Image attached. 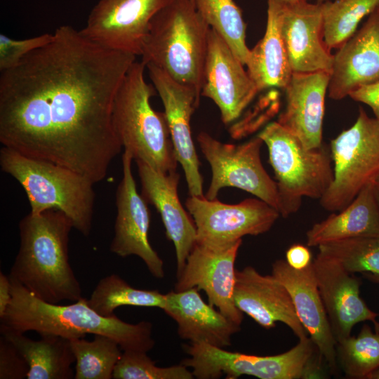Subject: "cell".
<instances>
[{
  "label": "cell",
  "mask_w": 379,
  "mask_h": 379,
  "mask_svg": "<svg viewBox=\"0 0 379 379\" xmlns=\"http://www.w3.org/2000/svg\"><path fill=\"white\" fill-rule=\"evenodd\" d=\"M374 184H375V189L377 197L379 201V174L376 177V178L374 180Z\"/></svg>",
  "instance_id": "60d3db41"
},
{
  "label": "cell",
  "mask_w": 379,
  "mask_h": 379,
  "mask_svg": "<svg viewBox=\"0 0 379 379\" xmlns=\"http://www.w3.org/2000/svg\"><path fill=\"white\" fill-rule=\"evenodd\" d=\"M198 291L192 288L166 293L163 310L176 322L180 338L222 348L230 346L240 326L204 302Z\"/></svg>",
  "instance_id": "cb8c5ba5"
},
{
  "label": "cell",
  "mask_w": 379,
  "mask_h": 379,
  "mask_svg": "<svg viewBox=\"0 0 379 379\" xmlns=\"http://www.w3.org/2000/svg\"><path fill=\"white\" fill-rule=\"evenodd\" d=\"M330 74L293 72L284 88L286 107L277 122L308 149L322 145L325 95Z\"/></svg>",
  "instance_id": "603a6c76"
},
{
  "label": "cell",
  "mask_w": 379,
  "mask_h": 379,
  "mask_svg": "<svg viewBox=\"0 0 379 379\" xmlns=\"http://www.w3.org/2000/svg\"><path fill=\"white\" fill-rule=\"evenodd\" d=\"M349 96L369 106L375 118L379 120V81L361 86L350 93Z\"/></svg>",
  "instance_id": "8d00e7d4"
},
{
  "label": "cell",
  "mask_w": 379,
  "mask_h": 379,
  "mask_svg": "<svg viewBox=\"0 0 379 379\" xmlns=\"http://www.w3.org/2000/svg\"><path fill=\"white\" fill-rule=\"evenodd\" d=\"M133 159L124 150L123 175L116 192L114 233L109 250L121 258L138 256L153 277L161 279L164 277V262L149 241L150 213L146 200L137 191L132 173Z\"/></svg>",
  "instance_id": "5bb4252c"
},
{
  "label": "cell",
  "mask_w": 379,
  "mask_h": 379,
  "mask_svg": "<svg viewBox=\"0 0 379 379\" xmlns=\"http://www.w3.org/2000/svg\"><path fill=\"white\" fill-rule=\"evenodd\" d=\"M141 351H123L117 364L114 379H192V371L182 364L168 367H159Z\"/></svg>",
  "instance_id": "836d02e7"
},
{
  "label": "cell",
  "mask_w": 379,
  "mask_h": 379,
  "mask_svg": "<svg viewBox=\"0 0 379 379\" xmlns=\"http://www.w3.org/2000/svg\"><path fill=\"white\" fill-rule=\"evenodd\" d=\"M375 331L364 325L357 336H349L336 344V357L345 375L368 378L379 368V322Z\"/></svg>",
  "instance_id": "1f68e13d"
},
{
  "label": "cell",
  "mask_w": 379,
  "mask_h": 379,
  "mask_svg": "<svg viewBox=\"0 0 379 379\" xmlns=\"http://www.w3.org/2000/svg\"><path fill=\"white\" fill-rule=\"evenodd\" d=\"M146 68L164 107L176 157L185 173L190 196L204 197L200 162L192 137L191 117L200 102L196 91L182 85L160 68Z\"/></svg>",
  "instance_id": "9a60e30c"
},
{
  "label": "cell",
  "mask_w": 379,
  "mask_h": 379,
  "mask_svg": "<svg viewBox=\"0 0 379 379\" xmlns=\"http://www.w3.org/2000/svg\"><path fill=\"white\" fill-rule=\"evenodd\" d=\"M333 179L319 199L326 210L347 206L379 174V120L359 108L355 123L331 140Z\"/></svg>",
  "instance_id": "9c48e42d"
},
{
  "label": "cell",
  "mask_w": 379,
  "mask_h": 379,
  "mask_svg": "<svg viewBox=\"0 0 379 379\" xmlns=\"http://www.w3.org/2000/svg\"><path fill=\"white\" fill-rule=\"evenodd\" d=\"M194 3V0H191Z\"/></svg>",
  "instance_id": "f6af8a7d"
},
{
  "label": "cell",
  "mask_w": 379,
  "mask_h": 379,
  "mask_svg": "<svg viewBox=\"0 0 379 379\" xmlns=\"http://www.w3.org/2000/svg\"><path fill=\"white\" fill-rule=\"evenodd\" d=\"M72 228V220L57 209L22 218L20 247L8 276L49 303L81 298V286L69 260Z\"/></svg>",
  "instance_id": "3957f363"
},
{
  "label": "cell",
  "mask_w": 379,
  "mask_h": 379,
  "mask_svg": "<svg viewBox=\"0 0 379 379\" xmlns=\"http://www.w3.org/2000/svg\"><path fill=\"white\" fill-rule=\"evenodd\" d=\"M379 81V6L333 55L328 96L341 100L357 88Z\"/></svg>",
  "instance_id": "7402d4cb"
},
{
  "label": "cell",
  "mask_w": 379,
  "mask_h": 379,
  "mask_svg": "<svg viewBox=\"0 0 379 379\" xmlns=\"http://www.w3.org/2000/svg\"><path fill=\"white\" fill-rule=\"evenodd\" d=\"M241 243L242 239L225 246L196 242L175 284V291L192 288L203 290L209 304L239 326L243 312L235 305L234 289L237 271L234 263Z\"/></svg>",
  "instance_id": "4fadbf2b"
},
{
  "label": "cell",
  "mask_w": 379,
  "mask_h": 379,
  "mask_svg": "<svg viewBox=\"0 0 379 379\" xmlns=\"http://www.w3.org/2000/svg\"><path fill=\"white\" fill-rule=\"evenodd\" d=\"M258 135L268 149L281 216L286 218L296 213L304 197H322L333 179V161L326 147H305L277 121L267 124Z\"/></svg>",
  "instance_id": "ba28073f"
},
{
  "label": "cell",
  "mask_w": 379,
  "mask_h": 379,
  "mask_svg": "<svg viewBox=\"0 0 379 379\" xmlns=\"http://www.w3.org/2000/svg\"><path fill=\"white\" fill-rule=\"evenodd\" d=\"M317 248L318 253L333 259L350 273L379 276V238H352Z\"/></svg>",
  "instance_id": "d6a6232c"
},
{
  "label": "cell",
  "mask_w": 379,
  "mask_h": 379,
  "mask_svg": "<svg viewBox=\"0 0 379 379\" xmlns=\"http://www.w3.org/2000/svg\"><path fill=\"white\" fill-rule=\"evenodd\" d=\"M135 162L142 196L159 213L166 235L175 246L178 277L197 241L194 220L183 208L178 197L180 174L177 171L164 173L142 161Z\"/></svg>",
  "instance_id": "44dd1931"
},
{
  "label": "cell",
  "mask_w": 379,
  "mask_h": 379,
  "mask_svg": "<svg viewBox=\"0 0 379 379\" xmlns=\"http://www.w3.org/2000/svg\"><path fill=\"white\" fill-rule=\"evenodd\" d=\"M87 301L98 313L110 317L116 309L124 305L164 310L166 294L157 290L135 288L118 274H112L98 281Z\"/></svg>",
  "instance_id": "83f0119b"
},
{
  "label": "cell",
  "mask_w": 379,
  "mask_h": 379,
  "mask_svg": "<svg viewBox=\"0 0 379 379\" xmlns=\"http://www.w3.org/2000/svg\"><path fill=\"white\" fill-rule=\"evenodd\" d=\"M1 335L9 340L27 361V379H72L75 363L70 340L56 335H41L34 340L24 333L0 327Z\"/></svg>",
  "instance_id": "4316f807"
},
{
  "label": "cell",
  "mask_w": 379,
  "mask_h": 379,
  "mask_svg": "<svg viewBox=\"0 0 379 379\" xmlns=\"http://www.w3.org/2000/svg\"><path fill=\"white\" fill-rule=\"evenodd\" d=\"M185 206L196 226V242L210 246H225L246 235L265 233L280 216L277 210L257 197L227 204L217 198L190 196Z\"/></svg>",
  "instance_id": "8fae6325"
},
{
  "label": "cell",
  "mask_w": 379,
  "mask_h": 379,
  "mask_svg": "<svg viewBox=\"0 0 379 379\" xmlns=\"http://www.w3.org/2000/svg\"><path fill=\"white\" fill-rule=\"evenodd\" d=\"M244 66L222 37L211 28L201 96L218 106L225 124L237 119L259 92Z\"/></svg>",
  "instance_id": "2e32d148"
},
{
  "label": "cell",
  "mask_w": 379,
  "mask_h": 379,
  "mask_svg": "<svg viewBox=\"0 0 379 379\" xmlns=\"http://www.w3.org/2000/svg\"><path fill=\"white\" fill-rule=\"evenodd\" d=\"M210 29L191 0H172L151 20L141 62L160 68L201 97Z\"/></svg>",
  "instance_id": "277c9868"
},
{
  "label": "cell",
  "mask_w": 379,
  "mask_h": 379,
  "mask_svg": "<svg viewBox=\"0 0 379 379\" xmlns=\"http://www.w3.org/2000/svg\"><path fill=\"white\" fill-rule=\"evenodd\" d=\"M293 269L301 270L307 267L312 262L310 249L302 244L291 246L286 252V260Z\"/></svg>",
  "instance_id": "74e56055"
},
{
  "label": "cell",
  "mask_w": 379,
  "mask_h": 379,
  "mask_svg": "<svg viewBox=\"0 0 379 379\" xmlns=\"http://www.w3.org/2000/svg\"><path fill=\"white\" fill-rule=\"evenodd\" d=\"M135 55L105 48L70 25L1 72L0 142L31 158L104 180L122 145L113 105Z\"/></svg>",
  "instance_id": "6da1fadb"
},
{
  "label": "cell",
  "mask_w": 379,
  "mask_h": 379,
  "mask_svg": "<svg viewBox=\"0 0 379 379\" xmlns=\"http://www.w3.org/2000/svg\"><path fill=\"white\" fill-rule=\"evenodd\" d=\"M172 0H99L80 32L111 50L141 55L152 19Z\"/></svg>",
  "instance_id": "7c38bea8"
},
{
  "label": "cell",
  "mask_w": 379,
  "mask_h": 379,
  "mask_svg": "<svg viewBox=\"0 0 379 379\" xmlns=\"http://www.w3.org/2000/svg\"><path fill=\"white\" fill-rule=\"evenodd\" d=\"M317 2L318 3H324L325 1H332V0H316Z\"/></svg>",
  "instance_id": "ee69618b"
},
{
  "label": "cell",
  "mask_w": 379,
  "mask_h": 379,
  "mask_svg": "<svg viewBox=\"0 0 379 379\" xmlns=\"http://www.w3.org/2000/svg\"><path fill=\"white\" fill-rule=\"evenodd\" d=\"M1 170L24 189L34 214L48 209L63 212L74 228L88 237L91 231L95 192L91 180L56 164L24 156L3 147Z\"/></svg>",
  "instance_id": "8992f818"
},
{
  "label": "cell",
  "mask_w": 379,
  "mask_h": 379,
  "mask_svg": "<svg viewBox=\"0 0 379 379\" xmlns=\"http://www.w3.org/2000/svg\"><path fill=\"white\" fill-rule=\"evenodd\" d=\"M28 372V364L18 349L1 335L0 379L27 378Z\"/></svg>",
  "instance_id": "d590c367"
},
{
  "label": "cell",
  "mask_w": 379,
  "mask_h": 379,
  "mask_svg": "<svg viewBox=\"0 0 379 379\" xmlns=\"http://www.w3.org/2000/svg\"><path fill=\"white\" fill-rule=\"evenodd\" d=\"M379 6V0H335L322 3L323 36L328 49L340 48L360 21Z\"/></svg>",
  "instance_id": "4dcf8cb0"
},
{
  "label": "cell",
  "mask_w": 379,
  "mask_h": 379,
  "mask_svg": "<svg viewBox=\"0 0 379 379\" xmlns=\"http://www.w3.org/2000/svg\"><path fill=\"white\" fill-rule=\"evenodd\" d=\"M283 7L281 0H267L265 35L251 50L246 64L259 92L271 87L284 89L293 74L281 34Z\"/></svg>",
  "instance_id": "484cf974"
},
{
  "label": "cell",
  "mask_w": 379,
  "mask_h": 379,
  "mask_svg": "<svg viewBox=\"0 0 379 379\" xmlns=\"http://www.w3.org/2000/svg\"><path fill=\"white\" fill-rule=\"evenodd\" d=\"M368 379H379V368L374 371L369 377Z\"/></svg>",
  "instance_id": "7bdbcfd3"
},
{
  "label": "cell",
  "mask_w": 379,
  "mask_h": 379,
  "mask_svg": "<svg viewBox=\"0 0 379 379\" xmlns=\"http://www.w3.org/2000/svg\"><path fill=\"white\" fill-rule=\"evenodd\" d=\"M183 348L190 357L181 364L192 368L198 379H227L246 375L260 379H317L326 376L327 367L310 337L299 340L289 350L272 356L230 352L205 343H190Z\"/></svg>",
  "instance_id": "52a82bcc"
},
{
  "label": "cell",
  "mask_w": 379,
  "mask_h": 379,
  "mask_svg": "<svg viewBox=\"0 0 379 379\" xmlns=\"http://www.w3.org/2000/svg\"><path fill=\"white\" fill-rule=\"evenodd\" d=\"M145 67L135 61L126 72L114 99L113 125L122 147L135 161L168 173L177 171L178 161L165 113L151 105L157 91L145 79Z\"/></svg>",
  "instance_id": "5b68a950"
},
{
  "label": "cell",
  "mask_w": 379,
  "mask_h": 379,
  "mask_svg": "<svg viewBox=\"0 0 379 379\" xmlns=\"http://www.w3.org/2000/svg\"><path fill=\"white\" fill-rule=\"evenodd\" d=\"M272 274L287 289L297 316L333 374L338 372L336 340L321 300L312 262L305 269L291 267L285 260L272 264Z\"/></svg>",
  "instance_id": "ffe728a7"
},
{
  "label": "cell",
  "mask_w": 379,
  "mask_h": 379,
  "mask_svg": "<svg viewBox=\"0 0 379 379\" xmlns=\"http://www.w3.org/2000/svg\"><path fill=\"white\" fill-rule=\"evenodd\" d=\"M281 29L293 72L331 74L333 55L324 41L322 3H284Z\"/></svg>",
  "instance_id": "ac0fdd59"
},
{
  "label": "cell",
  "mask_w": 379,
  "mask_h": 379,
  "mask_svg": "<svg viewBox=\"0 0 379 379\" xmlns=\"http://www.w3.org/2000/svg\"><path fill=\"white\" fill-rule=\"evenodd\" d=\"M364 275L371 281L379 283V276L371 274H364Z\"/></svg>",
  "instance_id": "ab89813d"
},
{
  "label": "cell",
  "mask_w": 379,
  "mask_h": 379,
  "mask_svg": "<svg viewBox=\"0 0 379 379\" xmlns=\"http://www.w3.org/2000/svg\"><path fill=\"white\" fill-rule=\"evenodd\" d=\"M197 140L211 169L206 199H216L221 189L232 187L254 195L280 213L277 182L262 164L260 149L264 142L258 135L244 143L234 145L222 142L201 131Z\"/></svg>",
  "instance_id": "30bf717a"
},
{
  "label": "cell",
  "mask_w": 379,
  "mask_h": 379,
  "mask_svg": "<svg viewBox=\"0 0 379 379\" xmlns=\"http://www.w3.org/2000/svg\"><path fill=\"white\" fill-rule=\"evenodd\" d=\"M319 293L333 336L338 343L350 336L358 323L376 324L379 313L360 296L361 281L333 259L319 253L312 260Z\"/></svg>",
  "instance_id": "e0dca14e"
},
{
  "label": "cell",
  "mask_w": 379,
  "mask_h": 379,
  "mask_svg": "<svg viewBox=\"0 0 379 379\" xmlns=\"http://www.w3.org/2000/svg\"><path fill=\"white\" fill-rule=\"evenodd\" d=\"M70 340L75 357V379H112L123 350L114 339L94 335L93 340L84 338Z\"/></svg>",
  "instance_id": "f546056e"
},
{
  "label": "cell",
  "mask_w": 379,
  "mask_h": 379,
  "mask_svg": "<svg viewBox=\"0 0 379 379\" xmlns=\"http://www.w3.org/2000/svg\"><path fill=\"white\" fill-rule=\"evenodd\" d=\"M194 4L211 28L222 37L235 56L246 65L251 51L246 42V25L234 1L194 0Z\"/></svg>",
  "instance_id": "f1b7e54d"
},
{
  "label": "cell",
  "mask_w": 379,
  "mask_h": 379,
  "mask_svg": "<svg viewBox=\"0 0 379 379\" xmlns=\"http://www.w3.org/2000/svg\"><path fill=\"white\" fill-rule=\"evenodd\" d=\"M12 300L11 282L8 275L0 272V318L7 310Z\"/></svg>",
  "instance_id": "f35d334b"
},
{
  "label": "cell",
  "mask_w": 379,
  "mask_h": 379,
  "mask_svg": "<svg viewBox=\"0 0 379 379\" xmlns=\"http://www.w3.org/2000/svg\"><path fill=\"white\" fill-rule=\"evenodd\" d=\"M314 224L306 233L307 246L358 237L379 238V201L374 180L344 208Z\"/></svg>",
  "instance_id": "d4e9b609"
},
{
  "label": "cell",
  "mask_w": 379,
  "mask_h": 379,
  "mask_svg": "<svg viewBox=\"0 0 379 379\" xmlns=\"http://www.w3.org/2000/svg\"><path fill=\"white\" fill-rule=\"evenodd\" d=\"M234 300L237 308L260 326L270 329L286 324L298 338L308 336L285 286L272 274L262 275L248 266L236 271Z\"/></svg>",
  "instance_id": "d6986e66"
},
{
  "label": "cell",
  "mask_w": 379,
  "mask_h": 379,
  "mask_svg": "<svg viewBox=\"0 0 379 379\" xmlns=\"http://www.w3.org/2000/svg\"><path fill=\"white\" fill-rule=\"evenodd\" d=\"M53 34L46 33L37 36L22 39H13L0 34V71L16 67L31 52L48 44Z\"/></svg>",
  "instance_id": "e575fe53"
},
{
  "label": "cell",
  "mask_w": 379,
  "mask_h": 379,
  "mask_svg": "<svg viewBox=\"0 0 379 379\" xmlns=\"http://www.w3.org/2000/svg\"><path fill=\"white\" fill-rule=\"evenodd\" d=\"M281 1H283L284 4H290L298 3V2H301V1H309L310 0H281Z\"/></svg>",
  "instance_id": "b9f144b4"
},
{
  "label": "cell",
  "mask_w": 379,
  "mask_h": 379,
  "mask_svg": "<svg viewBox=\"0 0 379 379\" xmlns=\"http://www.w3.org/2000/svg\"><path fill=\"white\" fill-rule=\"evenodd\" d=\"M9 278L12 300L0 318V327L22 333L35 331L40 335H56L69 340L84 338L86 334L103 335L117 341L123 351L148 352L154 346L149 321L129 324L115 314L102 316L84 297L69 305L49 303Z\"/></svg>",
  "instance_id": "7a4b0ae2"
}]
</instances>
